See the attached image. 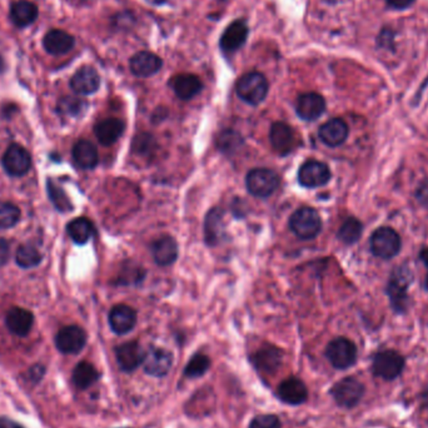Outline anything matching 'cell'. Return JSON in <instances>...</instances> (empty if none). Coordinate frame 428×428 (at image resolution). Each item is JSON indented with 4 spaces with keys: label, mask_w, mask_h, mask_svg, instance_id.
Here are the masks:
<instances>
[{
    "label": "cell",
    "mask_w": 428,
    "mask_h": 428,
    "mask_svg": "<svg viewBox=\"0 0 428 428\" xmlns=\"http://www.w3.org/2000/svg\"><path fill=\"white\" fill-rule=\"evenodd\" d=\"M362 231H363V227L358 219L348 218L339 228L338 238L346 245H353L361 238Z\"/></svg>",
    "instance_id": "836d02e7"
},
{
    "label": "cell",
    "mask_w": 428,
    "mask_h": 428,
    "mask_svg": "<svg viewBox=\"0 0 428 428\" xmlns=\"http://www.w3.org/2000/svg\"><path fill=\"white\" fill-rule=\"evenodd\" d=\"M281 401L288 405H302L306 402L308 397V391H307L306 384H303L300 379L297 377H289L279 384V391H277Z\"/></svg>",
    "instance_id": "7402d4cb"
},
{
    "label": "cell",
    "mask_w": 428,
    "mask_h": 428,
    "mask_svg": "<svg viewBox=\"0 0 428 428\" xmlns=\"http://www.w3.org/2000/svg\"><path fill=\"white\" fill-rule=\"evenodd\" d=\"M371 250L373 255L382 259H391L401 250V238L395 229L382 227L371 237Z\"/></svg>",
    "instance_id": "5b68a950"
},
{
    "label": "cell",
    "mask_w": 428,
    "mask_h": 428,
    "mask_svg": "<svg viewBox=\"0 0 428 428\" xmlns=\"http://www.w3.org/2000/svg\"><path fill=\"white\" fill-rule=\"evenodd\" d=\"M80 1H88V0H80Z\"/></svg>",
    "instance_id": "f907efd6"
},
{
    "label": "cell",
    "mask_w": 428,
    "mask_h": 428,
    "mask_svg": "<svg viewBox=\"0 0 428 428\" xmlns=\"http://www.w3.org/2000/svg\"><path fill=\"white\" fill-rule=\"evenodd\" d=\"M411 273L405 268L397 269L389 282V295L391 303L397 312H403L407 307V287L410 284Z\"/></svg>",
    "instance_id": "7c38bea8"
},
{
    "label": "cell",
    "mask_w": 428,
    "mask_h": 428,
    "mask_svg": "<svg viewBox=\"0 0 428 428\" xmlns=\"http://www.w3.org/2000/svg\"><path fill=\"white\" fill-rule=\"evenodd\" d=\"M240 143H242V140H240L239 134L236 133L233 130H224L217 140L218 148L222 152L236 149V147L240 145Z\"/></svg>",
    "instance_id": "f35d334b"
},
{
    "label": "cell",
    "mask_w": 428,
    "mask_h": 428,
    "mask_svg": "<svg viewBox=\"0 0 428 428\" xmlns=\"http://www.w3.org/2000/svg\"><path fill=\"white\" fill-rule=\"evenodd\" d=\"M6 323V327L11 331V334L19 336V337H25L32 331L34 324V316L32 314V312L16 307V308H11V311L8 312Z\"/></svg>",
    "instance_id": "cb8c5ba5"
},
{
    "label": "cell",
    "mask_w": 428,
    "mask_h": 428,
    "mask_svg": "<svg viewBox=\"0 0 428 428\" xmlns=\"http://www.w3.org/2000/svg\"><path fill=\"white\" fill-rule=\"evenodd\" d=\"M357 347L352 341L345 337H338L329 342L326 348V357L331 365L337 369L352 367L357 361Z\"/></svg>",
    "instance_id": "277c9868"
},
{
    "label": "cell",
    "mask_w": 428,
    "mask_h": 428,
    "mask_svg": "<svg viewBox=\"0 0 428 428\" xmlns=\"http://www.w3.org/2000/svg\"><path fill=\"white\" fill-rule=\"evenodd\" d=\"M405 368V360L398 352L389 350L377 353L373 358L372 371L377 377L392 381L400 376Z\"/></svg>",
    "instance_id": "52a82bcc"
},
{
    "label": "cell",
    "mask_w": 428,
    "mask_h": 428,
    "mask_svg": "<svg viewBox=\"0 0 428 428\" xmlns=\"http://www.w3.org/2000/svg\"><path fill=\"white\" fill-rule=\"evenodd\" d=\"M386 1L391 8L400 9V11L410 8L415 3V0H386Z\"/></svg>",
    "instance_id": "ee69618b"
},
{
    "label": "cell",
    "mask_w": 428,
    "mask_h": 428,
    "mask_svg": "<svg viewBox=\"0 0 428 428\" xmlns=\"http://www.w3.org/2000/svg\"><path fill=\"white\" fill-rule=\"evenodd\" d=\"M88 103L78 97H64L58 102V111L69 117H78L87 109Z\"/></svg>",
    "instance_id": "e575fe53"
},
{
    "label": "cell",
    "mask_w": 428,
    "mask_h": 428,
    "mask_svg": "<svg viewBox=\"0 0 428 428\" xmlns=\"http://www.w3.org/2000/svg\"><path fill=\"white\" fill-rule=\"evenodd\" d=\"M422 401L423 403L428 407V387L427 389H424V392H423Z\"/></svg>",
    "instance_id": "c3c4849f"
},
{
    "label": "cell",
    "mask_w": 428,
    "mask_h": 428,
    "mask_svg": "<svg viewBox=\"0 0 428 428\" xmlns=\"http://www.w3.org/2000/svg\"><path fill=\"white\" fill-rule=\"evenodd\" d=\"M223 213L221 208H213L207 214L206 222H204V238L209 245H216L222 239L223 231Z\"/></svg>",
    "instance_id": "f546056e"
},
{
    "label": "cell",
    "mask_w": 428,
    "mask_h": 428,
    "mask_svg": "<svg viewBox=\"0 0 428 428\" xmlns=\"http://www.w3.org/2000/svg\"><path fill=\"white\" fill-rule=\"evenodd\" d=\"M331 179L329 166L322 161H307L298 171V182L306 188H318Z\"/></svg>",
    "instance_id": "30bf717a"
},
{
    "label": "cell",
    "mask_w": 428,
    "mask_h": 428,
    "mask_svg": "<svg viewBox=\"0 0 428 428\" xmlns=\"http://www.w3.org/2000/svg\"><path fill=\"white\" fill-rule=\"evenodd\" d=\"M318 135L324 145L334 148L345 143L348 137V127L345 121L339 118H334L323 124L319 128Z\"/></svg>",
    "instance_id": "ffe728a7"
},
{
    "label": "cell",
    "mask_w": 428,
    "mask_h": 428,
    "mask_svg": "<svg viewBox=\"0 0 428 428\" xmlns=\"http://www.w3.org/2000/svg\"><path fill=\"white\" fill-rule=\"evenodd\" d=\"M326 1H327V3H336L337 0H326Z\"/></svg>",
    "instance_id": "681fc988"
},
{
    "label": "cell",
    "mask_w": 428,
    "mask_h": 428,
    "mask_svg": "<svg viewBox=\"0 0 428 428\" xmlns=\"http://www.w3.org/2000/svg\"><path fill=\"white\" fill-rule=\"evenodd\" d=\"M268 80L258 72H250L242 75L236 85L239 98L250 106H258L268 94Z\"/></svg>",
    "instance_id": "6da1fadb"
},
{
    "label": "cell",
    "mask_w": 428,
    "mask_h": 428,
    "mask_svg": "<svg viewBox=\"0 0 428 428\" xmlns=\"http://www.w3.org/2000/svg\"><path fill=\"white\" fill-rule=\"evenodd\" d=\"M20 221V209L9 202H0V229H9Z\"/></svg>",
    "instance_id": "8d00e7d4"
},
{
    "label": "cell",
    "mask_w": 428,
    "mask_h": 428,
    "mask_svg": "<svg viewBox=\"0 0 428 428\" xmlns=\"http://www.w3.org/2000/svg\"><path fill=\"white\" fill-rule=\"evenodd\" d=\"M417 200L422 206L428 208V179L420 184L417 190Z\"/></svg>",
    "instance_id": "7bdbcfd3"
},
{
    "label": "cell",
    "mask_w": 428,
    "mask_h": 428,
    "mask_svg": "<svg viewBox=\"0 0 428 428\" xmlns=\"http://www.w3.org/2000/svg\"><path fill=\"white\" fill-rule=\"evenodd\" d=\"M248 37V27L245 20L239 19L229 24L221 37L219 45L226 53H234L245 44Z\"/></svg>",
    "instance_id": "ac0fdd59"
},
{
    "label": "cell",
    "mask_w": 428,
    "mask_h": 428,
    "mask_svg": "<svg viewBox=\"0 0 428 428\" xmlns=\"http://www.w3.org/2000/svg\"><path fill=\"white\" fill-rule=\"evenodd\" d=\"M326 111V100L318 93H305L300 95L295 103L298 117L307 122L317 121Z\"/></svg>",
    "instance_id": "4fadbf2b"
},
{
    "label": "cell",
    "mask_w": 428,
    "mask_h": 428,
    "mask_svg": "<svg viewBox=\"0 0 428 428\" xmlns=\"http://www.w3.org/2000/svg\"><path fill=\"white\" fill-rule=\"evenodd\" d=\"M0 428H24L22 424L16 422L9 417H0Z\"/></svg>",
    "instance_id": "f6af8a7d"
},
{
    "label": "cell",
    "mask_w": 428,
    "mask_h": 428,
    "mask_svg": "<svg viewBox=\"0 0 428 428\" xmlns=\"http://www.w3.org/2000/svg\"><path fill=\"white\" fill-rule=\"evenodd\" d=\"M38 14V6L28 0H19L11 6V22L14 23L18 28H25L32 25L37 20Z\"/></svg>",
    "instance_id": "83f0119b"
},
{
    "label": "cell",
    "mask_w": 428,
    "mask_h": 428,
    "mask_svg": "<svg viewBox=\"0 0 428 428\" xmlns=\"http://www.w3.org/2000/svg\"><path fill=\"white\" fill-rule=\"evenodd\" d=\"M421 259H422L423 263L428 267V248H426V250H423L422 252H421Z\"/></svg>",
    "instance_id": "bcb514c9"
},
{
    "label": "cell",
    "mask_w": 428,
    "mask_h": 428,
    "mask_svg": "<svg viewBox=\"0 0 428 428\" xmlns=\"http://www.w3.org/2000/svg\"><path fill=\"white\" fill-rule=\"evenodd\" d=\"M211 367V360L206 355H195L190 358L188 365L184 368V376L188 379H198Z\"/></svg>",
    "instance_id": "d590c367"
},
{
    "label": "cell",
    "mask_w": 428,
    "mask_h": 428,
    "mask_svg": "<svg viewBox=\"0 0 428 428\" xmlns=\"http://www.w3.org/2000/svg\"><path fill=\"white\" fill-rule=\"evenodd\" d=\"M73 159L82 169H93L97 167L99 156L95 145L90 140H79L73 147Z\"/></svg>",
    "instance_id": "f1b7e54d"
},
{
    "label": "cell",
    "mask_w": 428,
    "mask_h": 428,
    "mask_svg": "<svg viewBox=\"0 0 428 428\" xmlns=\"http://www.w3.org/2000/svg\"><path fill=\"white\" fill-rule=\"evenodd\" d=\"M161 66H163V61L161 58L154 53H150L147 50L138 51L137 54H134L130 58V61H129L130 72L140 78H148V77L154 75L161 71Z\"/></svg>",
    "instance_id": "9a60e30c"
},
{
    "label": "cell",
    "mask_w": 428,
    "mask_h": 428,
    "mask_svg": "<svg viewBox=\"0 0 428 428\" xmlns=\"http://www.w3.org/2000/svg\"><path fill=\"white\" fill-rule=\"evenodd\" d=\"M47 371H45V367L43 365H39V363H37V365H34L32 367L28 369V379L30 382H33V384H39L42 379L44 377V374Z\"/></svg>",
    "instance_id": "60d3db41"
},
{
    "label": "cell",
    "mask_w": 428,
    "mask_h": 428,
    "mask_svg": "<svg viewBox=\"0 0 428 428\" xmlns=\"http://www.w3.org/2000/svg\"><path fill=\"white\" fill-rule=\"evenodd\" d=\"M16 261L19 267H37L42 262V255L39 250L30 245H23L18 248Z\"/></svg>",
    "instance_id": "d6a6232c"
},
{
    "label": "cell",
    "mask_w": 428,
    "mask_h": 428,
    "mask_svg": "<svg viewBox=\"0 0 428 428\" xmlns=\"http://www.w3.org/2000/svg\"><path fill=\"white\" fill-rule=\"evenodd\" d=\"M99 87V74L94 68L82 67L71 79V88L79 95L93 94Z\"/></svg>",
    "instance_id": "2e32d148"
},
{
    "label": "cell",
    "mask_w": 428,
    "mask_h": 428,
    "mask_svg": "<svg viewBox=\"0 0 428 428\" xmlns=\"http://www.w3.org/2000/svg\"><path fill=\"white\" fill-rule=\"evenodd\" d=\"M126 129L124 123L117 118H109L104 119L95 126L94 133L97 140H99L100 145H114L121 137Z\"/></svg>",
    "instance_id": "4316f807"
},
{
    "label": "cell",
    "mask_w": 428,
    "mask_h": 428,
    "mask_svg": "<svg viewBox=\"0 0 428 428\" xmlns=\"http://www.w3.org/2000/svg\"><path fill=\"white\" fill-rule=\"evenodd\" d=\"M281 183L279 174L267 168L252 169L245 177V185L250 195L258 198H267L272 195Z\"/></svg>",
    "instance_id": "3957f363"
},
{
    "label": "cell",
    "mask_w": 428,
    "mask_h": 428,
    "mask_svg": "<svg viewBox=\"0 0 428 428\" xmlns=\"http://www.w3.org/2000/svg\"><path fill=\"white\" fill-rule=\"evenodd\" d=\"M85 345L87 334L79 326H67L56 334V350L64 355H78Z\"/></svg>",
    "instance_id": "ba28073f"
},
{
    "label": "cell",
    "mask_w": 428,
    "mask_h": 428,
    "mask_svg": "<svg viewBox=\"0 0 428 428\" xmlns=\"http://www.w3.org/2000/svg\"><path fill=\"white\" fill-rule=\"evenodd\" d=\"M74 44H75L74 37L61 29L50 30L43 38V47L51 56L67 54L73 49Z\"/></svg>",
    "instance_id": "44dd1931"
},
{
    "label": "cell",
    "mask_w": 428,
    "mask_h": 428,
    "mask_svg": "<svg viewBox=\"0 0 428 428\" xmlns=\"http://www.w3.org/2000/svg\"><path fill=\"white\" fill-rule=\"evenodd\" d=\"M283 358V352L273 347V346H264L261 350H257L253 357V363L257 369L264 373H274L279 369Z\"/></svg>",
    "instance_id": "484cf974"
},
{
    "label": "cell",
    "mask_w": 428,
    "mask_h": 428,
    "mask_svg": "<svg viewBox=\"0 0 428 428\" xmlns=\"http://www.w3.org/2000/svg\"><path fill=\"white\" fill-rule=\"evenodd\" d=\"M171 87L179 99L190 100L203 90V84L195 74H179L171 80Z\"/></svg>",
    "instance_id": "d4e9b609"
},
{
    "label": "cell",
    "mask_w": 428,
    "mask_h": 428,
    "mask_svg": "<svg viewBox=\"0 0 428 428\" xmlns=\"http://www.w3.org/2000/svg\"><path fill=\"white\" fill-rule=\"evenodd\" d=\"M48 193H49L50 200L53 202V204L56 206L58 211L68 212L72 209V203L67 195L64 193V190L56 187L51 181H48Z\"/></svg>",
    "instance_id": "74e56055"
},
{
    "label": "cell",
    "mask_w": 428,
    "mask_h": 428,
    "mask_svg": "<svg viewBox=\"0 0 428 428\" xmlns=\"http://www.w3.org/2000/svg\"><path fill=\"white\" fill-rule=\"evenodd\" d=\"M289 228L300 239H313L322 231V219L311 207H302L292 214Z\"/></svg>",
    "instance_id": "7a4b0ae2"
},
{
    "label": "cell",
    "mask_w": 428,
    "mask_h": 428,
    "mask_svg": "<svg viewBox=\"0 0 428 428\" xmlns=\"http://www.w3.org/2000/svg\"><path fill=\"white\" fill-rule=\"evenodd\" d=\"M331 395L338 406L352 408L360 403L365 395V386L355 377H346L334 384Z\"/></svg>",
    "instance_id": "8992f818"
},
{
    "label": "cell",
    "mask_w": 428,
    "mask_h": 428,
    "mask_svg": "<svg viewBox=\"0 0 428 428\" xmlns=\"http://www.w3.org/2000/svg\"><path fill=\"white\" fill-rule=\"evenodd\" d=\"M67 232L77 245H85L92 238L94 233V227L93 223L87 218H75L72 222L68 223Z\"/></svg>",
    "instance_id": "1f68e13d"
},
{
    "label": "cell",
    "mask_w": 428,
    "mask_h": 428,
    "mask_svg": "<svg viewBox=\"0 0 428 428\" xmlns=\"http://www.w3.org/2000/svg\"><path fill=\"white\" fill-rule=\"evenodd\" d=\"M100 374L90 362H80L73 371V384L78 389H87L99 379Z\"/></svg>",
    "instance_id": "4dcf8cb0"
},
{
    "label": "cell",
    "mask_w": 428,
    "mask_h": 428,
    "mask_svg": "<svg viewBox=\"0 0 428 428\" xmlns=\"http://www.w3.org/2000/svg\"><path fill=\"white\" fill-rule=\"evenodd\" d=\"M269 140L273 149L282 156H287L295 148V133L287 123H273Z\"/></svg>",
    "instance_id": "d6986e66"
},
{
    "label": "cell",
    "mask_w": 428,
    "mask_h": 428,
    "mask_svg": "<svg viewBox=\"0 0 428 428\" xmlns=\"http://www.w3.org/2000/svg\"><path fill=\"white\" fill-rule=\"evenodd\" d=\"M3 167L11 177H22L32 167L28 150L19 145H11L3 156Z\"/></svg>",
    "instance_id": "9c48e42d"
},
{
    "label": "cell",
    "mask_w": 428,
    "mask_h": 428,
    "mask_svg": "<svg viewBox=\"0 0 428 428\" xmlns=\"http://www.w3.org/2000/svg\"><path fill=\"white\" fill-rule=\"evenodd\" d=\"M137 323V313L132 307L127 305H117L111 308L109 313V326L114 334H128Z\"/></svg>",
    "instance_id": "e0dca14e"
},
{
    "label": "cell",
    "mask_w": 428,
    "mask_h": 428,
    "mask_svg": "<svg viewBox=\"0 0 428 428\" xmlns=\"http://www.w3.org/2000/svg\"><path fill=\"white\" fill-rule=\"evenodd\" d=\"M250 428H282V424L274 415H259L252 420Z\"/></svg>",
    "instance_id": "ab89813d"
},
{
    "label": "cell",
    "mask_w": 428,
    "mask_h": 428,
    "mask_svg": "<svg viewBox=\"0 0 428 428\" xmlns=\"http://www.w3.org/2000/svg\"><path fill=\"white\" fill-rule=\"evenodd\" d=\"M6 71V61L3 59V56L0 54V74Z\"/></svg>",
    "instance_id": "7dc6e473"
},
{
    "label": "cell",
    "mask_w": 428,
    "mask_h": 428,
    "mask_svg": "<svg viewBox=\"0 0 428 428\" xmlns=\"http://www.w3.org/2000/svg\"><path fill=\"white\" fill-rule=\"evenodd\" d=\"M152 255L159 266H171L177 261L178 245L171 236H161L152 245Z\"/></svg>",
    "instance_id": "603a6c76"
},
{
    "label": "cell",
    "mask_w": 428,
    "mask_h": 428,
    "mask_svg": "<svg viewBox=\"0 0 428 428\" xmlns=\"http://www.w3.org/2000/svg\"><path fill=\"white\" fill-rule=\"evenodd\" d=\"M11 247L6 239L0 238V266H4L9 261Z\"/></svg>",
    "instance_id": "b9f144b4"
},
{
    "label": "cell",
    "mask_w": 428,
    "mask_h": 428,
    "mask_svg": "<svg viewBox=\"0 0 428 428\" xmlns=\"http://www.w3.org/2000/svg\"><path fill=\"white\" fill-rule=\"evenodd\" d=\"M118 365L124 372H133L145 361V350L138 342H127L116 348Z\"/></svg>",
    "instance_id": "5bb4252c"
},
{
    "label": "cell",
    "mask_w": 428,
    "mask_h": 428,
    "mask_svg": "<svg viewBox=\"0 0 428 428\" xmlns=\"http://www.w3.org/2000/svg\"><path fill=\"white\" fill-rule=\"evenodd\" d=\"M173 365L172 353L163 348H150L145 353L143 367L145 372L153 377H164L171 371Z\"/></svg>",
    "instance_id": "8fae6325"
}]
</instances>
